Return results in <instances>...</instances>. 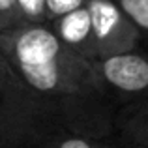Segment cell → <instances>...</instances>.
Masks as SVG:
<instances>
[{
  "instance_id": "cell-1",
  "label": "cell",
  "mask_w": 148,
  "mask_h": 148,
  "mask_svg": "<svg viewBox=\"0 0 148 148\" xmlns=\"http://www.w3.org/2000/svg\"><path fill=\"white\" fill-rule=\"evenodd\" d=\"M0 54L62 130L114 141V105L98 86L90 62L43 25L0 32Z\"/></svg>"
},
{
  "instance_id": "cell-2",
  "label": "cell",
  "mask_w": 148,
  "mask_h": 148,
  "mask_svg": "<svg viewBox=\"0 0 148 148\" xmlns=\"http://www.w3.org/2000/svg\"><path fill=\"white\" fill-rule=\"evenodd\" d=\"M62 130L0 54V148H36Z\"/></svg>"
},
{
  "instance_id": "cell-3",
  "label": "cell",
  "mask_w": 148,
  "mask_h": 148,
  "mask_svg": "<svg viewBox=\"0 0 148 148\" xmlns=\"http://www.w3.org/2000/svg\"><path fill=\"white\" fill-rule=\"evenodd\" d=\"M88 62L98 86L114 109L148 96V51L145 47Z\"/></svg>"
},
{
  "instance_id": "cell-4",
  "label": "cell",
  "mask_w": 148,
  "mask_h": 148,
  "mask_svg": "<svg viewBox=\"0 0 148 148\" xmlns=\"http://www.w3.org/2000/svg\"><path fill=\"white\" fill-rule=\"evenodd\" d=\"M96 58L143 47L141 36L112 0H86Z\"/></svg>"
},
{
  "instance_id": "cell-5",
  "label": "cell",
  "mask_w": 148,
  "mask_h": 148,
  "mask_svg": "<svg viewBox=\"0 0 148 148\" xmlns=\"http://www.w3.org/2000/svg\"><path fill=\"white\" fill-rule=\"evenodd\" d=\"M45 26L53 32V36L64 47H68L69 51L77 53L79 56L86 58V60H96L90 15H88L86 6L79 8L68 15H62Z\"/></svg>"
},
{
  "instance_id": "cell-6",
  "label": "cell",
  "mask_w": 148,
  "mask_h": 148,
  "mask_svg": "<svg viewBox=\"0 0 148 148\" xmlns=\"http://www.w3.org/2000/svg\"><path fill=\"white\" fill-rule=\"evenodd\" d=\"M114 143L120 148H148V96L116 109Z\"/></svg>"
},
{
  "instance_id": "cell-7",
  "label": "cell",
  "mask_w": 148,
  "mask_h": 148,
  "mask_svg": "<svg viewBox=\"0 0 148 148\" xmlns=\"http://www.w3.org/2000/svg\"><path fill=\"white\" fill-rule=\"evenodd\" d=\"M36 148H120L114 141L107 139H90L77 133H69L66 130H58Z\"/></svg>"
},
{
  "instance_id": "cell-8",
  "label": "cell",
  "mask_w": 148,
  "mask_h": 148,
  "mask_svg": "<svg viewBox=\"0 0 148 148\" xmlns=\"http://www.w3.org/2000/svg\"><path fill=\"white\" fill-rule=\"evenodd\" d=\"M112 2L120 8L124 17L137 30L143 47L148 45V0H112Z\"/></svg>"
},
{
  "instance_id": "cell-9",
  "label": "cell",
  "mask_w": 148,
  "mask_h": 148,
  "mask_svg": "<svg viewBox=\"0 0 148 148\" xmlns=\"http://www.w3.org/2000/svg\"><path fill=\"white\" fill-rule=\"evenodd\" d=\"M19 13H21L23 26L28 25H47L43 0H17Z\"/></svg>"
},
{
  "instance_id": "cell-10",
  "label": "cell",
  "mask_w": 148,
  "mask_h": 148,
  "mask_svg": "<svg viewBox=\"0 0 148 148\" xmlns=\"http://www.w3.org/2000/svg\"><path fill=\"white\" fill-rule=\"evenodd\" d=\"M43 4H45V17H47V25H49L54 19L83 8L86 4V0H43Z\"/></svg>"
},
{
  "instance_id": "cell-11",
  "label": "cell",
  "mask_w": 148,
  "mask_h": 148,
  "mask_svg": "<svg viewBox=\"0 0 148 148\" xmlns=\"http://www.w3.org/2000/svg\"><path fill=\"white\" fill-rule=\"evenodd\" d=\"M23 26L17 0H0V32Z\"/></svg>"
}]
</instances>
